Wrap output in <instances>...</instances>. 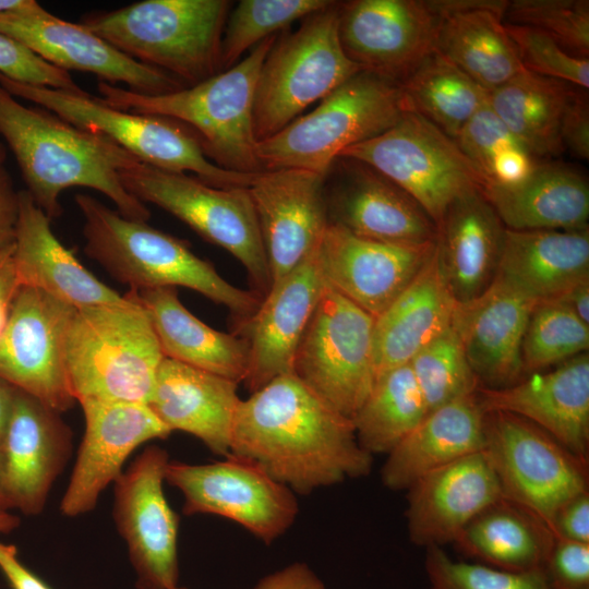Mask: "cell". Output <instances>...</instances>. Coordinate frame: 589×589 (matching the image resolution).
<instances>
[{"instance_id": "6f0895ef", "label": "cell", "mask_w": 589, "mask_h": 589, "mask_svg": "<svg viewBox=\"0 0 589 589\" xmlns=\"http://www.w3.org/2000/svg\"><path fill=\"white\" fill-rule=\"evenodd\" d=\"M548 301L562 304L589 325V278L580 280L558 297Z\"/></svg>"}, {"instance_id": "9c48e42d", "label": "cell", "mask_w": 589, "mask_h": 589, "mask_svg": "<svg viewBox=\"0 0 589 589\" xmlns=\"http://www.w3.org/2000/svg\"><path fill=\"white\" fill-rule=\"evenodd\" d=\"M339 3L333 1L303 19L294 33L276 39L267 53L253 105L257 143L279 132L309 106L362 71L341 47Z\"/></svg>"}, {"instance_id": "7402d4cb", "label": "cell", "mask_w": 589, "mask_h": 589, "mask_svg": "<svg viewBox=\"0 0 589 589\" xmlns=\"http://www.w3.org/2000/svg\"><path fill=\"white\" fill-rule=\"evenodd\" d=\"M71 447L72 433L59 412L16 388L2 446L1 492L10 509L43 512Z\"/></svg>"}, {"instance_id": "3957f363", "label": "cell", "mask_w": 589, "mask_h": 589, "mask_svg": "<svg viewBox=\"0 0 589 589\" xmlns=\"http://www.w3.org/2000/svg\"><path fill=\"white\" fill-rule=\"evenodd\" d=\"M84 217L85 253L131 290L185 287L232 314L236 328L260 308L263 298L225 280L214 266L195 255L185 240L123 217L87 194H76Z\"/></svg>"}, {"instance_id": "8992f818", "label": "cell", "mask_w": 589, "mask_h": 589, "mask_svg": "<svg viewBox=\"0 0 589 589\" xmlns=\"http://www.w3.org/2000/svg\"><path fill=\"white\" fill-rule=\"evenodd\" d=\"M226 0H144L82 16L80 24L131 59L187 87L220 72Z\"/></svg>"}, {"instance_id": "6125c7cd", "label": "cell", "mask_w": 589, "mask_h": 589, "mask_svg": "<svg viewBox=\"0 0 589 589\" xmlns=\"http://www.w3.org/2000/svg\"><path fill=\"white\" fill-rule=\"evenodd\" d=\"M2 471H3V453H2V450H0V497L4 501V498L2 496V492H1Z\"/></svg>"}, {"instance_id": "e575fe53", "label": "cell", "mask_w": 589, "mask_h": 589, "mask_svg": "<svg viewBox=\"0 0 589 589\" xmlns=\"http://www.w3.org/2000/svg\"><path fill=\"white\" fill-rule=\"evenodd\" d=\"M498 275L538 302L589 278V231L505 229Z\"/></svg>"}, {"instance_id": "c3c4849f", "label": "cell", "mask_w": 589, "mask_h": 589, "mask_svg": "<svg viewBox=\"0 0 589 589\" xmlns=\"http://www.w3.org/2000/svg\"><path fill=\"white\" fill-rule=\"evenodd\" d=\"M0 74L31 85L79 95L87 94L68 71L44 61L22 44L2 34H0Z\"/></svg>"}, {"instance_id": "680465c9", "label": "cell", "mask_w": 589, "mask_h": 589, "mask_svg": "<svg viewBox=\"0 0 589 589\" xmlns=\"http://www.w3.org/2000/svg\"><path fill=\"white\" fill-rule=\"evenodd\" d=\"M50 14L34 0H0V15L46 17Z\"/></svg>"}, {"instance_id": "6da1fadb", "label": "cell", "mask_w": 589, "mask_h": 589, "mask_svg": "<svg viewBox=\"0 0 589 589\" xmlns=\"http://www.w3.org/2000/svg\"><path fill=\"white\" fill-rule=\"evenodd\" d=\"M230 454L256 462L300 494L364 477L372 468V455L359 445L351 419L292 373L240 400Z\"/></svg>"}, {"instance_id": "60d3db41", "label": "cell", "mask_w": 589, "mask_h": 589, "mask_svg": "<svg viewBox=\"0 0 589 589\" xmlns=\"http://www.w3.org/2000/svg\"><path fill=\"white\" fill-rule=\"evenodd\" d=\"M455 142L486 185L524 180L539 163L491 109L481 107L461 128Z\"/></svg>"}, {"instance_id": "bcb514c9", "label": "cell", "mask_w": 589, "mask_h": 589, "mask_svg": "<svg viewBox=\"0 0 589 589\" xmlns=\"http://www.w3.org/2000/svg\"><path fill=\"white\" fill-rule=\"evenodd\" d=\"M431 589H553L543 570L514 573L453 560L442 546L426 548Z\"/></svg>"}, {"instance_id": "91938a15", "label": "cell", "mask_w": 589, "mask_h": 589, "mask_svg": "<svg viewBox=\"0 0 589 589\" xmlns=\"http://www.w3.org/2000/svg\"><path fill=\"white\" fill-rule=\"evenodd\" d=\"M15 393L16 388L0 377V450H2Z\"/></svg>"}, {"instance_id": "ac0fdd59", "label": "cell", "mask_w": 589, "mask_h": 589, "mask_svg": "<svg viewBox=\"0 0 589 589\" xmlns=\"http://www.w3.org/2000/svg\"><path fill=\"white\" fill-rule=\"evenodd\" d=\"M325 176L285 168L257 172L248 188L267 256L272 286L310 257L329 224Z\"/></svg>"}, {"instance_id": "9a60e30c", "label": "cell", "mask_w": 589, "mask_h": 589, "mask_svg": "<svg viewBox=\"0 0 589 589\" xmlns=\"http://www.w3.org/2000/svg\"><path fill=\"white\" fill-rule=\"evenodd\" d=\"M76 308L21 286L0 335V377L57 412L70 409L65 336Z\"/></svg>"}, {"instance_id": "94428289", "label": "cell", "mask_w": 589, "mask_h": 589, "mask_svg": "<svg viewBox=\"0 0 589 589\" xmlns=\"http://www.w3.org/2000/svg\"><path fill=\"white\" fill-rule=\"evenodd\" d=\"M9 506L0 497V533H9L20 525L19 517L11 514Z\"/></svg>"}, {"instance_id": "52a82bcc", "label": "cell", "mask_w": 589, "mask_h": 589, "mask_svg": "<svg viewBox=\"0 0 589 589\" xmlns=\"http://www.w3.org/2000/svg\"><path fill=\"white\" fill-rule=\"evenodd\" d=\"M411 112L399 83L360 71L306 115L257 143L262 170L304 169L328 177L340 154Z\"/></svg>"}, {"instance_id": "d590c367", "label": "cell", "mask_w": 589, "mask_h": 589, "mask_svg": "<svg viewBox=\"0 0 589 589\" xmlns=\"http://www.w3.org/2000/svg\"><path fill=\"white\" fill-rule=\"evenodd\" d=\"M508 1L483 4L442 17L436 51L486 92L524 70L503 21Z\"/></svg>"}, {"instance_id": "603a6c76", "label": "cell", "mask_w": 589, "mask_h": 589, "mask_svg": "<svg viewBox=\"0 0 589 589\" xmlns=\"http://www.w3.org/2000/svg\"><path fill=\"white\" fill-rule=\"evenodd\" d=\"M537 303L497 274L479 297L456 304L452 327L481 387L504 388L527 376L521 342Z\"/></svg>"}, {"instance_id": "db71d44e", "label": "cell", "mask_w": 589, "mask_h": 589, "mask_svg": "<svg viewBox=\"0 0 589 589\" xmlns=\"http://www.w3.org/2000/svg\"><path fill=\"white\" fill-rule=\"evenodd\" d=\"M14 242L0 249V335L7 324L21 281L14 257Z\"/></svg>"}, {"instance_id": "ba28073f", "label": "cell", "mask_w": 589, "mask_h": 589, "mask_svg": "<svg viewBox=\"0 0 589 589\" xmlns=\"http://www.w3.org/2000/svg\"><path fill=\"white\" fill-rule=\"evenodd\" d=\"M0 85L12 96L29 100L77 128L110 137L151 166L172 172L191 171L216 188H249L256 176L226 170L213 164L204 155L194 134L172 119L128 112L110 107L88 93L79 95L31 85L2 74Z\"/></svg>"}, {"instance_id": "f5cc1de1", "label": "cell", "mask_w": 589, "mask_h": 589, "mask_svg": "<svg viewBox=\"0 0 589 589\" xmlns=\"http://www.w3.org/2000/svg\"><path fill=\"white\" fill-rule=\"evenodd\" d=\"M19 217V191L3 165H0V249L14 242Z\"/></svg>"}, {"instance_id": "7a4b0ae2", "label": "cell", "mask_w": 589, "mask_h": 589, "mask_svg": "<svg viewBox=\"0 0 589 589\" xmlns=\"http://www.w3.org/2000/svg\"><path fill=\"white\" fill-rule=\"evenodd\" d=\"M0 135L15 157L26 191L50 220L62 214L61 192L73 187L105 194L128 219H149V209L119 177L140 159L110 137L77 128L39 106H25L1 85Z\"/></svg>"}, {"instance_id": "484cf974", "label": "cell", "mask_w": 589, "mask_h": 589, "mask_svg": "<svg viewBox=\"0 0 589 589\" xmlns=\"http://www.w3.org/2000/svg\"><path fill=\"white\" fill-rule=\"evenodd\" d=\"M502 498L483 450L437 468L408 489L410 541L424 548L453 543L473 518Z\"/></svg>"}, {"instance_id": "f6af8a7d", "label": "cell", "mask_w": 589, "mask_h": 589, "mask_svg": "<svg viewBox=\"0 0 589 589\" xmlns=\"http://www.w3.org/2000/svg\"><path fill=\"white\" fill-rule=\"evenodd\" d=\"M503 21L536 28L570 55L589 58L588 0H513Z\"/></svg>"}, {"instance_id": "f907efd6", "label": "cell", "mask_w": 589, "mask_h": 589, "mask_svg": "<svg viewBox=\"0 0 589 589\" xmlns=\"http://www.w3.org/2000/svg\"><path fill=\"white\" fill-rule=\"evenodd\" d=\"M561 141L581 159L589 158V104L587 91L575 87L569 96L561 125Z\"/></svg>"}, {"instance_id": "74e56055", "label": "cell", "mask_w": 589, "mask_h": 589, "mask_svg": "<svg viewBox=\"0 0 589 589\" xmlns=\"http://www.w3.org/2000/svg\"><path fill=\"white\" fill-rule=\"evenodd\" d=\"M575 87L524 70L490 92L488 103L507 129L540 160L564 152L561 125Z\"/></svg>"}, {"instance_id": "e7e4bbea", "label": "cell", "mask_w": 589, "mask_h": 589, "mask_svg": "<svg viewBox=\"0 0 589 589\" xmlns=\"http://www.w3.org/2000/svg\"><path fill=\"white\" fill-rule=\"evenodd\" d=\"M172 589H184V588H180V587L177 586V587H175V588H172Z\"/></svg>"}, {"instance_id": "44dd1931", "label": "cell", "mask_w": 589, "mask_h": 589, "mask_svg": "<svg viewBox=\"0 0 589 589\" xmlns=\"http://www.w3.org/2000/svg\"><path fill=\"white\" fill-rule=\"evenodd\" d=\"M0 34L28 48L44 61L64 71L79 70L100 81L144 95H163L185 88L164 71L140 63L83 25L46 17L0 15Z\"/></svg>"}, {"instance_id": "4316f807", "label": "cell", "mask_w": 589, "mask_h": 589, "mask_svg": "<svg viewBox=\"0 0 589 589\" xmlns=\"http://www.w3.org/2000/svg\"><path fill=\"white\" fill-rule=\"evenodd\" d=\"M333 196L334 220L360 238L398 245H424L436 225L408 193L361 161L339 157Z\"/></svg>"}, {"instance_id": "f546056e", "label": "cell", "mask_w": 589, "mask_h": 589, "mask_svg": "<svg viewBox=\"0 0 589 589\" xmlns=\"http://www.w3.org/2000/svg\"><path fill=\"white\" fill-rule=\"evenodd\" d=\"M50 221L26 190L19 191L14 257L21 285L76 309L123 302L124 296L97 279L59 241Z\"/></svg>"}, {"instance_id": "ee69618b", "label": "cell", "mask_w": 589, "mask_h": 589, "mask_svg": "<svg viewBox=\"0 0 589 589\" xmlns=\"http://www.w3.org/2000/svg\"><path fill=\"white\" fill-rule=\"evenodd\" d=\"M408 364L428 412L474 394L480 387L452 326L424 346Z\"/></svg>"}, {"instance_id": "83f0119b", "label": "cell", "mask_w": 589, "mask_h": 589, "mask_svg": "<svg viewBox=\"0 0 589 589\" xmlns=\"http://www.w3.org/2000/svg\"><path fill=\"white\" fill-rule=\"evenodd\" d=\"M506 227L482 190L457 197L436 225L435 253L457 303L483 293L495 279Z\"/></svg>"}, {"instance_id": "2e32d148", "label": "cell", "mask_w": 589, "mask_h": 589, "mask_svg": "<svg viewBox=\"0 0 589 589\" xmlns=\"http://www.w3.org/2000/svg\"><path fill=\"white\" fill-rule=\"evenodd\" d=\"M168 462L165 449L147 446L113 482V518L127 543L139 589L178 586L179 517L163 488Z\"/></svg>"}, {"instance_id": "8fae6325", "label": "cell", "mask_w": 589, "mask_h": 589, "mask_svg": "<svg viewBox=\"0 0 589 589\" xmlns=\"http://www.w3.org/2000/svg\"><path fill=\"white\" fill-rule=\"evenodd\" d=\"M484 449L503 498L541 520L552 532L557 510L588 491V462L541 428L518 416H484Z\"/></svg>"}, {"instance_id": "7c38bea8", "label": "cell", "mask_w": 589, "mask_h": 589, "mask_svg": "<svg viewBox=\"0 0 589 589\" xmlns=\"http://www.w3.org/2000/svg\"><path fill=\"white\" fill-rule=\"evenodd\" d=\"M339 157L366 164L386 177L416 200L435 225L457 197L484 188L455 140L416 112L405 113L392 128Z\"/></svg>"}, {"instance_id": "e0dca14e", "label": "cell", "mask_w": 589, "mask_h": 589, "mask_svg": "<svg viewBox=\"0 0 589 589\" xmlns=\"http://www.w3.org/2000/svg\"><path fill=\"white\" fill-rule=\"evenodd\" d=\"M441 21L429 0H354L339 3L338 36L362 70L400 84L436 51Z\"/></svg>"}, {"instance_id": "1f68e13d", "label": "cell", "mask_w": 589, "mask_h": 589, "mask_svg": "<svg viewBox=\"0 0 589 589\" xmlns=\"http://www.w3.org/2000/svg\"><path fill=\"white\" fill-rule=\"evenodd\" d=\"M484 416L477 392L429 411L388 453L384 485L408 490L424 474L484 449Z\"/></svg>"}, {"instance_id": "30bf717a", "label": "cell", "mask_w": 589, "mask_h": 589, "mask_svg": "<svg viewBox=\"0 0 589 589\" xmlns=\"http://www.w3.org/2000/svg\"><path fill=\"white\" fill-rule=\"evenodd\" d=\"M124 189L141 202L170 213L206 241L227 250L247 269L264 298L272 277L256 212L248 188L212 187L196 177L141 160L119 171Z\"/></svg>"}, {"instance_id": "4fadbf2b", "label": "cell", "mask_w": 589, "mask_h": 589, "mask_svg": "<svg viewBox=\"0 0 589 589\" xmlns=\"http://www.w3.org/2000/svg\"><path fill=\"white\" fill-rule=\"evenodd\" d=\"M374 317L325 283L294 354L292 374L352 419L374 382Z\"/></svg>"}, {"instance_id": "f1b7e54d", "label": "cell", "mask_w": 589, "mask_h": 589, "mask_svg": "<svg viewBox=\"0 0 589 589\" xmlns=\"http://www.w3.org/2000/svg\"><path fill=\"white\" fill-rule=\"evenodd\" d=\"M238 383L164 358L148 406L172 432L200 438L214 454L230 455Z\"/></svg>"}, {"instance_id": "11a10c76", "label": "cell", "mask_w": 589, "mask_h": 589, "mask_svg": "<svg viewBox=\"0 0 589 589\" xmlns=\"http://www.w3.org/2000/svg\"><path fill=\"white\" fill-rule=\"evenodd\" d=\"M253 589H325L316 575L302 563H294L262 578Z\"/></svg>"}, {"instance_id": "f35d334b", "label": "cell", "mask_w": 589, "mask_h": 589, "mask_svg": "<svg viewBox=\"0 0 589 589\" xmlns=\"http://www.w3.org/2000/svg\"><path fill=\"white\" fill-rule=\"evenodd\" d=\"M400 86L410 111L454 140L489 99V92L437 51L426 57Z\"/></svg>"}, {"instance_id": "d6986e66", "label": "cell", "mask_w": 589, "mask_h": 589, "mask_svg": "<svg viewBox=\"0 0 589 589\" xmlns=\"http://www.w3.org/2000/svg\"><path fill=\"white\" fill-rule=\"evenodd\" d=\"M80 405L85 432L60 503V510L67 517L91 512L140 445L171 433L146 404L88 399Z\"/></svg>"}, {"instance_id": "cb8c5ba5", "label": "cell", "mask_w": 589, "mask_h": 589, "mask_svg": "<svg viewBox=\"0 0 589 589\" xmlns=\"http://www.w3.org/2000/svg\"><path fill=\"white\" fill-rule=\"evenodd\" d=\"M316 251L273 285L257 311L236 328L249 346L243 382L251 393L292 373L296 351L325 286Z\"/></svg>"}, {"instance_id": "be15d7a7", "label": "cell", "mask_w": 589, "mask_h": 589, "mask_svg": "<svg viewBox=\"0 0 589 589\" xmlns=\"http://www.w3.org/2000/svg\"><path fill=\"white\" fill-rule=\"evenodd\" d=\"M5 148L4 146L2 145V143H0V165H3L4 160H5Z\"/></svg>"}, {"instance_id": "7bdbcfd3", "label": "cell", "mask_w": 589, "mask_h": 589, "mask_svg": "<svg viewBox=\"0 0 589 589\" xmlns=\"http://www.w3.org/2000/svg\"><path fill=\"white\" fill-rule=\"evenodd\" d=\"M588 347V324L557 302H538L521 342L525 373L527 375L560 364L586 352Z\"/></svg>"}, {"instance_id": "ab89813d", "label": "cell", "mask_w": 589, "mask_h": 589, "mask_svg": "<svg viewBox=\"0 0 589 589\" xmlns=\"http://www.w3.org/2000/svg\"><path fill=\"white\" fill-rule=\"evenodd\" d=\"M428 408L409 364L375 378L351 419L359 445L372 454L392 452L425 417Z\"/></svg>"}, {"instance_id": "836d02e7", "label": "cell", "mask_w": 589, "mask_h": 589, "mask_svg": "<svg viewBox=\"0 0 589 589\" xmlns=\"http://www.w3.org/2000/svg\"><path fill=\"white\" fill-rule=\"evenodd\" d=\"M131 291L147 312L165 358L238 384L244 381L249 346L243 337L203 323L181 303L176 287Z\"/></svg>"}, {"instance_id": "d6a6232c", "label": "cell", "mask_w": 589, "mask_h": 589, "mask_svg": "<svg viewBox=\"0 0 589 589\" xmlns=\"http://www.w3.org/2000/svg\"><path fill=\"white\" fill-rule=\"evenodd\" d=\"M482 193L512 230H580L588 228L586 177L561 163H541L520 182L486 185Z\"/></svg>"}, {"instance_id": "d4e9b609", "label": "cell", "mask_w": 589, "mask_h": 589, "mask_svg": "<svg viewBox=\"0 0 589 589\" xmlns=\"http://www.w3.org/2000/svg\"><path fill=\"white\" fill-rule=\"evenodd\" d=\"M485 412L518 416L541 428L588 462L589 356L580 353L546 373H531L508 387H479Z\"/></svg>"}, {"instance_id": "277c9868", "label": "cell", "mask_w": 589, "mask_h": 589, "mask_svg": "<svg viewBox=\"0 0 589 589\" xmlns=\"http://www.w3.org/2000/svg\"><path fill=\"white\" fill-rule=\"evenodd\" d=\"M276 39L277 35L264 39L243 60L196 85L144 95L99 81V99L120 110L182 123L194 134L204 155L220 168L261 172L253 105L261 68Z\"/></svg>"}, {"instance_id": "5b68a950", "label": "cell", "mask_w": 589, "mask_h": 589, "mask_svg": "<svg viewBox=\"0 0 589 589\" xmlns=\"http://www.w3.org/2000/svg\"><path fill=\"white\" fill-rule=\"evenodd\" d=\"M120 303L76 309L65 336L72 396L148 405L165 358L151 318L131 290Z\"/></svg>"}, {"instance_id": "7dc6e473", "label": "cell", "mask_w": 589, "mask_h": 589, "mask_svg": "<svg viewBox=\"0 0 589 589\" xmlns=\"http://www.w3.org/2000/svg\"><path fill=\"white\" fill-rule=\"evenodd\" d=\"M505 28L526 70L588 91L589 58L570 55L536 28L509 23Z\"/></svg>"}, {"instance_id": "4dcf8cb0", "label": "cell", "mask_w": 589, "mask_h": 589, "mask_svg": "<svg viewBox=\"0 0 589 589\" xmlns=\"http://www.w3.org/2000/svg\"><path fill=\"white\" fill-rule=\"evenodd\" d=\"M457 302L441 275L434 250L412 281L374 318L375 378L408 364L452 326Z\"/></svg>"}, {"instance_id": "8d00e7d4", "label": "cell", "mask_w": 589, "mask_h": 589, "mask_svg": "<svg viewBox=\"0 0 589 589\" xmlns=\"http://www.w3.org/2000/svg\"><path fill=\"white\" fill-rule=\"evenodd\" d=\"M554 539L536 516L502 498L473 518L453 543L477 563L528 573L543 570Z\"/></svg>"}, {"instance_id": "681fc988", "label": "cell", "mask_w": 589, "mask_h": 589, "mask_svg": "<svg viewBox=\"0 0 589 589\" xmlns=\"http://www.w3.org/2000/svg\"><path fill=\"white\" fill-rule=\"evenodd\" d=\"M543 572L553 589H589V543L555 538Z\"/></svg>"}, {"instance_id": "816d5d0a", "label": "cell", "mask_w": 589, "mask_h": 589, "mask_svg": "<svg viewBox=\"0 0 589 589\" xmlns=\"http://www.w3.org/2000/svg\"><path fill=\"white\" fill-rule=\"evenodd\" d=\"M554 538L589 543V491L565 503L555 514Z\"/></svg>"}, {"instance_id": "b9f144b4", "label": "cell", "mask_w": 589, "mask_h": 589, "mask_svg": "<svg viewBox=\"0 0 589 589\" xmlns=\"http://www.w3.org/2000/svg\"><path fill=\"white\" fill-rule=\"evenodd\" d=\"M328 0H242L228 14L220 45V72L292 22L327 8Z\"/></svg>"}, {"instance_id": "ffe728a7", "label": "cell", "mask_w": 589, "mask_h": 589, "mask_svg": "<svg viewBox=\"0 0 589 589\" xmlns=\"http://www.w3.org/2000/svg\"><path fill=\"white\" fill-rule=\"evenodd\" d=\"M434 244L377 242L329 221L316 259L325 283L375 318L417 276Z\"/></svg>"}, {"instance_id": "9f6ffc18", "label": "cell", "mask_w": 589, "mask_h": 589, "mask_svg": "<svg viewBox=\"0 0 589 589\" xmlns=\"http://www.w3.org/2000/svg\"><path fill=\"white\" fill-rule=\"evenodd\" d=\"M0 570L12 589H51L38 576L23 565L16 548L0 541Z\"/></svg>"}, {"instance_id": "5bb4252c", "label": "cell", "mask_w": 589, "mask_h": 589, "mask_svg": "<svg viewBox=\"0 0 589 589\" xmlns=\"http://www.w3.org/2000/svg\"><path fill=\"white\" fill-rule=\"evenodd\" d=\"M165 481L183 494V514L228 518L266 544L289 529L299 510L292 490L233 454L206 465L169 460Z\"/></svg>"}]
</instances>
